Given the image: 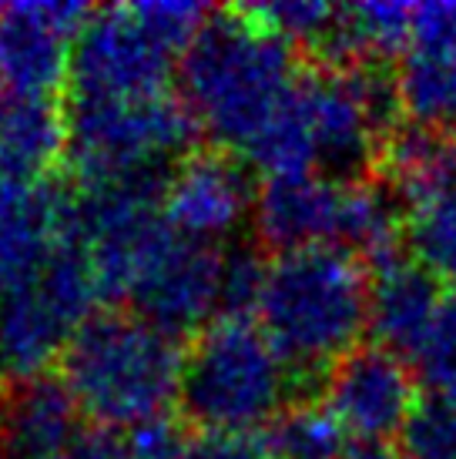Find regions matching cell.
<instances>
[{
	"label": "cell",
	"instance_id": "cell-1",
	"mask_svg": "<svg viewBox=\"0 0 456 459\" xmlns=\"http://www.w3.org/2000/svg\"><path fill=\"white\" fill-rule=\"evenodd\" d=\"M181 101L222 152H245L299 84L295 48L239 7L208 17L181 67Z\"/></svg>",
	"mask_w": 456,
	"mask_h": 459
},
{
	"label": "cell",
	"instance_id": "cell-2",
	"mask_svg": "<svg viewBox=\"0 0 456 459\" xmlns=\"http://www.w3.org/2000/svg\"><path fill=\"white\" fill-rule=\"evenodd\" d=\"M255 322L299 376L329 372L369 329V268L346 248H295L266 265Z\"/></svg>",
	"mask_w": 456,
	"mask_h": 459
},
{
	"label": "cell",
	"instance_id": "cell-3",
	"mask_svg": "<svg viewBox=\"0 0 456 459\" xmlns=\"http://www.w3.org/2000/svg\"><path fill=\"white\" fill-rule=\"evenodd\" d=\"M185 349L135 312L91 316L61 356V383L94 426H141L181 395Z\"/></svg>",
	"mask_w": 456,
	"mask_h": 459
},
{
	"label": "cell",
	"instance_id": "cell-4",
	"mask_svg": "<svg viewBox=\"0 0 456 459\" xmlns=\"http://www.w3.org/2000/svg\"><path fill=\"white\" fill-rule=\"evenodd\" d=\"M403 208L376 181H342L329 175L268 178L259 188L252 229L259 242L279 252L295 248H346L366 265L399 255Z\"/></svg>",
	"mask_w": 456,
	"mask_h": 459
},
{
	"label": "cell",
	"instance_id": "cell-5",
	"mask_svg": "<svg viewBox=\"0 0 456 459\" xmlns=\"http://www.w3.org/2000/svg\"><path fill=\"white\" fill-rule=\"evenodd\" d=\"M292 369L249 316H218L185 349L178 403L198 429L252 436L289 406Z\"/></svg>",
	"mask_w": 456,
	"mask_h": 459
},
{
	"label": "cell",
	"instance_id": "cell-6",
	"mask_svg": "<svg viewBox=\"0 0 456 459\" xmlns=\"http://www.w3.org/2000/svg\"><path fill=\"white\" fill-rule=\"evenodd\" d=\"M64 121L77 185L168 175V165L195 152L202 134L185 101L171 91L145 101H71Z\"/></svg>",
	"mask_w": 456,
	"mask_h": 459
},
{
	"label": "cell",
	"instance_id": "cell-7",
	"mask_svg": "<svg viewBox=\"0 0 456 459\" xmlns=\"http://www.w3.org/2000/svg\"><path fill=\"white\" fill-rule=\"evenodd\" d=\"M175 54L154 38L135 4L94 11L71 51V101H145L168 94Z\"/></svg>",
	"mask_w": 456,
	"mask_h": 459
},
{
	"label": "cell",
	"instance_id": "cell-8",
	"mask_svg": "<svg viewBox=\"0 0 456 459\" xmlns=\"http://www.w3.org/2000/svg\"><path fill=\"white\" fill-rule=\"evenodd\" d=\"M222 275L225 252L218 245L191 242L165 221L141 252L125 302L154 329L181 339L222 316Z\"/></svg>",
	"mask_w": 456,
	"mask_h": 459
},
{
	"label": "cell",
	"instance_id": "cell-9",
	"mask_svg": "<svg viewBox=\"0 0 456 459\" xmlns=\"http://www.w3.org/2000/svg\"><path fill=\"white\" fill-rule=\"evenodd\" d=\"M91 13L64 0L0 7V88L13 101H51L71 77V51Z\"/></svg>",
	"mask_w": 456,
	"mask_h": 459
},
{
	"label": "cell",
	"instance_id": "cell-10",
	"mask_svg": "<svg viewBox=\"0 0 456 459\" xmlns=\"http://www.w3.org/2000/svg\"><path fill=\"white\" fill-rule=\"evenodd\" d=\"M322 403L359 446H390L423 399L409 362L380 345H359L326 372Z\"/></svg>",
	"mask_w": 456,
	"mask_h": 459
},
{
	"label": "cell",
	"instance_id": "cell-11",
	"mask_svg": "<svg viewBox=\"0 0 456 459\" xmlns=\"http://www.w3.org/2000/svg\"><path fill=\"white\" fill-rule=\"evenodd\" d=\"M255 198L252 168L232 152H191L168 171L162 215L191 242L218 245L252 218Z\"/></svg>",
	"mask_w": 456,
	"mask_h": 459
},
{
	"label": "cell",
	"instance_id": "cell-12",
	"mask_svg": "<svg viewBox=\"0 0 456 459\" xmlns=\"http://www.w3.org/2000/svg\"><path fill=\"white\" fill-rule=\"evenodd\" d=\"M75 229V188L54 178L0 185V299L34 285Z\"/></svg>",
	"mask_w": 456,
	"mask_h": 459
},
{
	"label": "cell",
	"instance_id": "cell-13",
	"mask_svg": "<svg viewBox=\"0 0 456 459\" xmlns=\"http://www.w3.org/2000/svg\"><path fill=\"white\" fill-rule=\"evenodd\" d=\"M91 306L57 279L40 275L34 285L0 299V352L7 383L48 379L75 332L91 319Z\"/></svg>",
	"mask_w": 456,
	"mask_h": 459
},
{
	"label": "cell",
	"instance_id": "cell-14",
	"mask_svg": "<svg viewBox=\"0 0 456 459\" xmlns=\"http://www.w3.org/2000/svg\"><path fill=\"white\" fill-rule=\"evenodd\" d=\"M409 125L456 134V4H417L413 38L393 71Z\"/></svg>",
	"mask_w": 456,
	"mask_h": 459
},
{
	"label": "cell",
	"instance_id": "cell-15",
	"mask_svg": "<svg viewBox=\"0 0 456 459\" xmlns=\"http://www.w3.org/2000/svg\"><path fill=\"white\" fill-rule=\"evenodd\" d=\"M443 281L413 255H393L369 268V332L373 345L413 366L443 306Z\"/></svg>",
	"mask_w": 456,
	"mask_h": 459
},
{
	"label": "cell",
	"instance_id": "cell-16",
	"mask_svg": "<svg viewBox=\"0 0 456 459\" xmlns=\"http://www.w3.org/2000/svg\"><path fill=\"white\" fill-rule=\"evenodd\" d=\"M7 422L11 459H75L81 439V409L61 379H38L17 389Z\"/></svg>",
	"mask_w": 456,
	"mask_h": 459
},
{
	"label": "cell",
	"instance_id": "cell-17",
	"mask_svg": "<svg viewBox=\"0 0 456 459\" xmlns=\"http://www.w3.org/2000/svg\"><path fill=\"white\" fill-rule=\"evenodd\" d=\"M409 252L440 281L456 285V161L399 198Z\"/></svg>",
	"mask_w": 456,
	"mask_h": 459
},
{
	"label": "cell",
	"instance_id": "cell-18",
	"mask_svg": "<svg viewBox=\"0 0 456 459\" xmlns=\"http://www.w3.org/2000/svg\"><path fill=\"white\" fill-rule=\"evenodd\" d=\"M67 154V121L51 101H13L0 128V185L48 178Z\"/></svg>",
	"mask_w": 456,
	"mask_h": 459
},
{
	"label": "cell",
	"instance_id": "cell-19",
	"mask_svg": "<svg viewBox=\"0 0 456 459\" xmlns=\"http://www.w3.org/2000/svg\"><path fill=\"white\" fill-rule=\"evenodd\" d=\"M353 436L322 399H292L262 433L266 459H349Z\"/></svg>",
	"mask_w": 456,
	"mask_h": 459
},
{
	"label": "cell",
	"instance_id": "cell-20",
	"mask_svg": "<svg viewBox=\"0 0 456 459\" xmlns=\"http://www.w3.org/2000/svg\"><path fill=\"white\" fill-rule=\"evenodd\" d=\"M189 436L171 416L141 422V426H91L81 433L75 459H181Z\"/></svg>",
	"mask_w": 456,
	"mask_h": 459
},
{
	"label": "cell",
	"instance_id": "cell-21",
	"mask_svg": "<svg viewBox=\"0 0 456 459\" xmlns=\"http://www.w3.org/2000/svg\"><path fill=\"white\" fill-rule=\"evenodd\" d=\"M252 21L279 34L292 48L322 54L329 44L332 30L339 24V7L326 0H272V4H245L239 7Z\"/></svg>",
	"mask_w": 456,
	"mask_h": 459
},
{
	"label": "cell",
	"instance_id": "cell-22",
	"mask_svg": "<svg viewBox=\"0 0 456 459\" xmlns=\"http://www.w3.org/2000/svg\"><path fill=\"white\" fill-rule=\"evenodd\" d=\"M403 459H456V409L443 395L423 399L399 436Z\"/></svg>",
	"mask_w": 456,
	"mask_h": 459
},
{
	"label": "cell",
	"instance_id": "cell-23",
	"mask_svg": "<svg viewBox=\"0 0 456 459\" xmlns=\"http://www.w3.org/2000/svg\"><path fill=\"white\" fill-rule=\"evenodd\" d=\"M413 369L423 383L433 385L436 395L456 389V289L446 292L440 316L433 322L419 356L413 359Z\"/></svg>",
	"mask_w": 456,
	"mask_h": 459
},
{
	"label": "cell",
	"instance_id": "cell-24",
	"mask_svg": "<svg viewBox=\"0 0 456 459\" xmlns=\"http://www.w3.org/2000/svg\"><path fill=\"white\" fill-rule=\"evenodd\" d=\"M181 459H266V449H262V439L255 436L198 429L185 439Z\"/></svg>",
	"mask_w": 456,
	"mask_h": 459
},
{
	"label": "cell",
	"instance_id": "cell-25",
	"mask_svg": "<svg viewBox=\"0 0 456 459\" xmlns=\"http://www.w3.org/2000/svg\"><path fill=\"white\" fill-rule=\"evenodd\" d=\"M349 459H403V456L393 453L390 446H353Z\"/></svg>",
	"mask_w": 456,
	"mask_h": 459
},
{
	"label": "cell",
	"instance_id": "cell-26",
	"mask_svg": "<svg viewBox=\"0 0 456 459\" xmlns=\"http://www.w3.org/2000/svg\"><path fill=\"white\" fill-rule=\"evenodd\" d=\"M0 459H11V449H7V422H4V412H0Z\"/></svg>",
	"mask_w": 456,
	"mask_h": 459
},
{
	"label": "cell",
	"instance_id": "cell-27",
	"mask_svg": "<svg viewBox=\"0 0 456 459\" xmlns=\"http://www.w3.org/2000/svg\"><path fill=\"white\" fill-rule=\"evenodd\" d=\"M11 104H13V98L4 88H0V128H4V121H7V111H11Z\"/></svg>",
	"mask_w": 456,
	"mask_h": 459
},
{
	"label": "cell",
	"instance_id": "cell-28",
	"mask_svg": "<svg viewBox=\"0 0 456 459\" xmlns=\"http://www.w3.org/2000/svg\"><path fill=\"white\" fill-rule=\"evenodd\" d=\"M443 399H446V403H450V406L456 409V389H450V393H443Z\"/></svg>",
	"mask_w": 456,
	"mask_h": 459
},
{
	"label": "cell",
	"instance_id": "cell-29",
	"mask_svg": "<svg viewBox=\"0 0 456 459\" xmlns=\"http://www.w3.org/2000/svg\"><path fill=\"white\" fill-rule=\"evenodd\" d=\"M0 383H7V372H4V352H0Z\"/></svg>",
	"mask_w": 456,
	"mask_h": 459
}]
</instances>
